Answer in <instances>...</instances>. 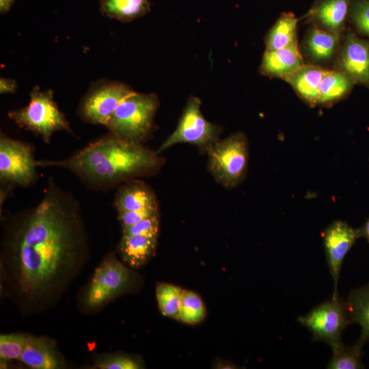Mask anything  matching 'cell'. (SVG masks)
<instances>
[{
  "label": "cell",
  "mask_w": 369,
  "mask_h": 369,
  "mask_svg": "<svg viewBox=\"0 0 369 369\" xmlns=\"http://www.w3.org/2000/svg\"><path fill=\"white\" fill-rule=\"evenodd\" d=\"M157 238L122 234L119 251L123 261L133 269L143 266L154 252Z\"/></svg>",
  "instance_id": "ac0fdd59"
},
{
  "label": "cell",
  "mask_w": 369,
  "mask_h": 369,
  "mask_svg": "<svg viewBox=\"0 0 369 369\" xmlns=\"http://www.w3.org/2000/svg\"><path fill=\"white\" fill-rule=\"evenodd\" d=\"M336 67L355 83L369 87V41L348 30L341 42Z\"/></svg>",
  "instance_id": "7c38bea8"
},
{
  "label": "cell",
  "mask_w": 369,
  "mask_h": 369,
  "mask_svg": "<svg viewBox=\"0 0 369 369\" xmlns=\"http://www.w3.org/2000/svg\"><path fill=\"white\" fill-rule=\"evenodd\" d=\"M130 87L118 81H102L87 92L80 107L83 119L106 126L120 102L134 93Z\"/></svg>",
  "instance_id": "9c48e42d"
},
{
  "label": "cell",
  "mask_w": 369,
  "mask_h": 369,
  "mask_svg": "<svg viewBox=\"0 0 369 369\" xmlns=\"http://www.w3.org/2000/svg\"><path fill=\"white\" fill-rule=\"evenodd\" d=\"M341 45V35L312 25L305 35L303 49L312 64L320 66L338 55Z\"/></svg>",
  "instance_id": "4fadbf2b"
},
{
  "label": "cell",
  "mask_w": 369,
  "mask_h": 369,
  "mask_svg": "<svg viewBox=\"0 0 369 369\" xmlns=\"http://www.w3.org/2000/svg\"><path fill=\"white\" fill-rule=\"evenodd\" d=\"M201 104L197 97H189L177 127L160 146L158 153L182 143L206 150L219 140L221 128L206 120L201 111Z\"/></svg>",
  "instance_id": "8992f818"
},
{
  "label": "cell",
  "mask_w": 369,
  "mask_h": 369,
  "mask_svg": "<svg viewBox=\"0 0 369 369\" xmlns=\"http://www.w3.org/2000/svg\"><path fill=\"white\" fill-rule=\"evenodd\" d=\"M364 342L358 340L351 346L340 342L333 346L332 357L327 365L328 369H358L363 368L361 348Z\"/></svg>",
  "instance_id": "cb8c5ba5"
},
{
  "label": "cell",
  "mask_w": 369,
  "mask_h": 369,
  "mask_svg": "<svg viewBox=\"0 0 369 369\" xmlns=\"http://www.w3.org/2000/svg\"><path fill=\"white\" fill-rule=\"evenodd\" d=\"M118 212L141 209L156 205L152 191L140 182H133L123 186L118 192L115 201Z\"/></svg>",
  "instance_id": "ffe728a7"
},
{
  "label": "cell",
  "mask_w": 369,
  "mask_h": 369,
  "mask_svg": "<svg viewBox=\"0 0 369 369\" xmlns=\"http://www.w3.org/2000/svg\"><path fill=\"white\" fill-rule=\"evenodd\" d=\"M206 151L208 169L218 183L232 188L243 181L249 157L248 141L244 133L236 132L217 140Z\"/></svg>",
  "instance_id": "277c9868"
},
{
  "label": "cell",
  "mask_w": 369,
  "mask_h": 369,
  "mask_svg": "<svg viewBox=\"0 0 369 369\" xmlns=\"http://www.w3.org/2000/svg\"><path fill=\"white\" fill-rule=\"evenodd\" d=\"M9 118L18 125L39 134L49 143L57 131L70 132L69 124L53 99L51 90H41L38 86L30 92L29 105L22 109L9 111Z\"/></svg>",
  "instance_id": "5b68a950"
},
{
  "label": "cell",
  "mask_w": 369,
  "mask_h": 369,
  "mask_svg": "<svg viewBox=\"0 0 369 369\" xmlns=\"http://www.w3.org/2000/svg\"><path fill=\"white\" fill-rule=\"evenodd\" d=\"M183 290L167 283H161L156 286V297L162 315L177 318Z\"/></svg>",
  "instance_id": "d4e9b609"
},
{
  "label": "cell",
  "mask_w": 369,
  "mask_h": 369,
  "mask_svg": "<svg viewBox=\"0 0 369 369\" xmlns=\"http://www.w3.org/2000/svg\"><path fill=\"white\" fill-rule=\"evenodd\" d=\"M355 82L338 70H325L318 87V104L329 105L344 98Z\"/></svg>",
  "instance_id": "d6986e66"
},
{
  "label": "cell",
  "mask_w": 369,
  "mask_h": 369,
  "mask_svg": "<svg viewBox=\"0 0 369 369\" xmlns=\"http://www.w3.org/2000/svg\"><path fill=\"white\" fill-rule=\"evenodd\" d=\"M325 69L312 64H303L285 81L308 105L318 104V87Z\"/></svg>",
  "instance_id": "e0dca14e"
},
{
  "label": "cell",
  "mask_w": 369,
  "mask_h": 369,
  "mask_svg": "<svg viewBox=\"0 0 369 369\" xmlns=\"http://www.w3.org/2000/svg\"><path fill=\"white\" fill-rule=\"evenodd\" d=\"M155 215H159L157 204L135 210L118 212V218L122 227H124L134 225Z\"/></svg>",
  "instance_id": "4dcf8cb0"
},
{
  "label": "cell",
  "mask_w": 369,
  "mask_h": 369,
  "mask_svg": "<svg viewBox=\"0 0 369 369\" xmlns=\"http://www.w3.org/2000/svg\"><path fill=\"white\" fill-rule=\"evenodd\" d=\"M36 161L31 147L20 141L1 135L0 179L26 186L31 184L36 176Z\"/></svg>",
  "instance_id": "30bf717a"
},
{
  "label": "cell",
  "mask_w": 369,
  "mask_h": 369,
  "mask_svg": "<svg viewBox=\"0 0 369 369\" xmlns=\"http://www.w3.org/2000/svg\"><path fill=\"white\" fill-rule=\"evenodd\" d=\"M351 323L361 328L359 340H369V284L352 290L345 301Z\"/></svg>",
  "instance_id": "7402d4cb"
},
{
  "label": "cell",
  "mask_w": 369,
  "mask_h": 369,
  "mask_svg": "<svg viewBox=\"0 0 369 369\" xmlns=\"http://www.w3.org/2000/svg\"><path fill=\"white\" fill-rule=\"evenodd\" d=\"M16 88V83L14 80L11 79L1 78L0 79V92L14 93Z\"/></svg>",
  "instance_id": "1f68e13d"
},
{
  "label": "cell",
  "mask_w": 369,
  "mask_h": 369,
  "mask_svg": "<svg viewBox=\"0 0 369 369\" xmlns=\"http://www.w3.org/2000/svg\"><path fill=\"white\" fill-rule=\"evenodd\" d=\"M95 368L101 369H139L144 368L140 359L128 355H111L100 359Z\"/></svg>",
  "instance_id": "f1b7e54d"
},
{
  "label": "cell",
  "mask_w": 369,
  "mask_h": 369,
  "mask_svg": "<svg viewBox=\"0 0 369 369\" xmlns=\"http://www.w3.org/2000/svg\"><path fill=\"white\" fill-rule=\"evenodd\" d=\"M27 335L3 334L0 336V357L3 360L19 359L25 348Z\"/></svg>",
  "instance_id": "4316f807"
},
{
  "label": "cell",
  "mask_w": 369,
  "mask_h": 369,
  "mask_svg": "<svg viewBox=\"0 0 369 369\" xmlns=\"http://www.w3.org/2000/svg\"><path fill=\"white\" fill-rule=\"evenodd\" d=\"M348 13L355 29L369 37V0H351Z\"/></svg>",
  "instance_id": "83f0119b"
},
{
  "label": "cell",
  "mask_w": 369,
  "mask_h": 369,
  "mask_svg": "<svg viewBox=\"0 0 369 369\" xmlns=\"http://www.w3.org/2000/svg\"><path fill=\"white\" fill-rule=\"evenodd\" d=\"M360 236H364L369 241V219L366 221L363 228L359 230Z\"/></svg>",
  "instance_id": "836d02e7"
},
{
  "label": "cell",
  "mask_w": 369,
  "mask_h": 369,
  "mask_svg": "<svg viewBox=\"0 0 369 369\" xmlns=\"http://www.w3.org/2000/svg\"><path fill=\"white\" fill-rule=\"evenodd\" d=\"M4 245L18 291L30 298L52 293L74 273L86 249L77 202L51 179L40 202L16 218Z\"/></svg>",
  "instance_id": "6da1fadb"
},
{
  "label": "cell",
  "mask_w": 369,
  "mask_h": 369,
  "mask_svg": "<svg viewBox=\"0 0 369 369\" xmlns=\"http://www.w3.org/2000/svg\"><path fill=\"white\" fill-rule=\"evenodd\" d=\"M359 236V230L353 229L341 220L333 221L324 232L323 244L327 262L334 283L333 299L339 297L338 284L343 260Z\"/></svg>",
  "instance_id": "8fae6325"
},
{
  "label": "cell",
  "mask_w": 369,
  "mask_h": 369,
  "mask_svg": "<svg viewBox=\"0 0 369 369\" xmlns=\"http://www.w3.org/2000/svg\"><path fill=\"white\" fill-rule=\"evenodd\" d=\"M158 154L141 144L122 140L111 134L91 143L66 159L36 161V165L62 167L89 182L111 184L155 171L162 163Z\"/></svg>",
  "instance_id": "7a4b0ae2"
},
{
  "label": "cell",
  "mask_w": 369,
  "mask_h": 369,
  "mask_svg": "<svg viewBox=\"0 0 369 369\" xmlns=\"http://www.w3.org/2000/svg\"><path fill=\"white\" fill-rule=\"evenodd\" d=\"M298 320L310 331L313 339L325 342L331 347L342 342L341 334L351 323L346 303L339 297L316 306Z\"/></svg>",
  "instance_id": "ba28073f"
},
{
  "label": "cell",
  "mask_w": 369,
  "mask_h": 369,
  "mask_svg": "<svg viewBox=\"0 0 369 369\" xmlns=\"http://www.w3.org/2000/svg\"><path fill=\"white\" fill-rule=\"evenodd\" d=\"M136 280L134 273L113 255L106 258L95 269L85 294L90 308H98L132 288Z\"/></svg>",
  "instance_id": "52a82bcc"
},
{
  "label": "cell",
  "mask_w": 369,
  "mask_h": 369,
  "mask_svg": "<svg viewBox=\"0 0 369 369\" xmlns=\"http://www.w3.org/2000/svg\"><path fill=\"white\" fill-rule=\"evenodd\" d=\"M159 229V215H155L134 225L122 227V234L142 235L150 238H157Z\"/></svg>",
  "instance_id": "f546056e"
},
{
  "label": "cell",
  "mask_w": 369,
  "mask_h": 369,
  "mask_svg": "<svg viewBox=\"0 0 369 369\" xmlns=\"http://www.w3.org/2000/svg\"><path fill=\"white\" fill-rule=\"evenodd\" d=\"M206 313L200 297L195 292L183 290L176 320L186 324L195 325L204 319Z\"/></svg>",
  "instance_id": "484cf974"
},
{
  "label": "cell",
  "mask_w": 369,
  "mask_h": 369,
  "mask_svg": "<svg viewBox=\"0 0 369 369\" xmlns=\"http://www.w3.org/2000/svg\"><path fill=\"white\" fill-rule=\"evenodd\" d=\"M351 0H318L306 15L308 23L327 31L341 35Z\"/></svg>",
  "instance_id": "5bb4252c"
},
{
  "label": "cell",
  "mask_w": 369,
  "mask_h": 369,
  "mask_svg": "<svg viewBox=\"0 0 369 369\" xmlns=\"http://www.w3.org/2000/svg\"><path fill=\"white\" fill-rule=\"evenodd\" d=\"M304 64L303 56L297 44L275 50L265 51L260 72L269 77L286 80Z\"/></svg>",
  "instance_id": "9a60e30c"
},
{
  "label": "cell",
  "mask_w": 369,
  "mask_h": 369,
  "mask_svg": "<svg viewBox=\"0 0 369 369\" xmlns=\"http://www.w3.org/2000/svg\"><path fill=\"white\" fill-rule=\"evenodd\" d=\"M14 0H0V10L1 13L8 12Z\"/></svg>",
  "instance_id": "d6a6232c"
},
{
  "label": "cell",
  "mask_w": 369,
  "mask_h": 369,
  "mask_svg": "<svg viewBox=\"0 0 369 369\" xmlns=\"http://www.w3.org/2000/svg\"><path fill=\"white\" fill-rule=\"evenodd\" d=\"M150 0H101L100 11L106 16L130 22L150 10Z\"/></svg>",
  "instance_id": "603a6c76"
},
{
  "label": "cell",
  "mask_w": 369,
  "mask_h": 369,
  "mask_svg": "<svg viewBox=\"0 0 369 369\" xmlns=\"http://www.w3.org/2000/svg\"><path fill=\"white\" fill-rule=\"evenodd\" d=\"M298 19L292 13H284L267 33L266 51H275L297 44Z\"/></svg>",
  "instance_id": "44dd1931"
},
{
  "label": "cell",
  "mask_w": 369,
  "mask_h": 369,
  "mask_svg": "<svg viewBox=\"0 0 369 369\" xmlns=\"http://www.w3.org/2000/svg\"><path fill=\"white\" fill-rule=\"evenodd\" d=\"M19 359L35 369H55L63 366L55 345L44 337L27 336L25 346Z\"/></svg>",
  "instance_id": "2e32d148"
},
{
  "label": "cell",
  "mask_w": 369,
  "mask_h": 369,
  "mask_svg": "<svg viewBox=\"0 0 369 369\" xmlns=\"http://www.w3.org/2000/svg\"><path fill=\"white\" fill-rule=\"evenodd\" d=\"M159 106L156 94L135 92L120 102L106 126L115 137L141 144L151 132Z\"/></svg>",
  "instance_id": "3957f363"
}]
</instances>
